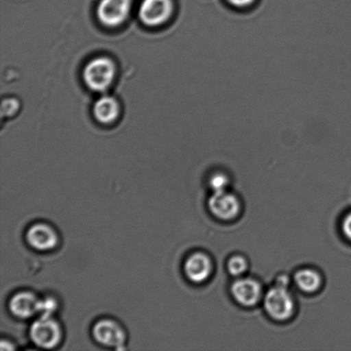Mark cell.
<instances>
[{
  "label": "cell",
  "instance_id": "6da1fadb",
  "mask_svg": "<svg viewBox=\"0 0 351 351\" xmlns=\"http://www.w3.org/2000/svg\"><path fill=\"white\" fill-rule=\"evenodd\" d=\"M114 63L106 57H99L86 65L84 79L88 87L96 92H104L115 77Z\"/></svg>",
  "mask_w": 351,
  "mask_h": 351
},
{
  "label": "cell",
  "instance_id": "ac0fdd59",
  "mask_svg": "<svg viewBox=\"0 0 351 351\" xmlns=\"http://www.w3.org/2000/svg\"><path fill=\"white\" fill-rule=\"evenodd\" d=\"M19 108V102L16 99H7V101L3 102L2 112L3 114L10 115L13 114Z\"/></svg>",
  "mask_w": 351,
  "mask_h": 351
},
{
  "label": "cell",
  "instance_id": "52a82bcc",
  "mask_svg": "<svg viewBox=\"0 0 351 351\" xmlns=\"http://www.w3.org/2000/svg\"><path fill=\"white\" fill-rule=\"evenodd\" d=\"M93 335L98 343L113 348L125 345L126 339L122 326L111 319H102L96 323L93 328Z\"/></svg>",
  "mask_w": 351,
  "mask_h": 351
},
{
  "label": "cell",
  "instance_id": "8fae6325",
  "mask_svg": "<svg viewBox=\"0 0 351 351\" xmlns=\"http://www.w3.org/2000/svg\"><path fill=\"white\" fill-rule=\"evenodd\" d=\"M40 300L30 292H20L10 299V309L19 318H29L40 311Z\"/></svg>",
  "mask_w": 351,
  "mask_h": 351
},
{
  "label": "cell",
  "instance_id": "4fadbf2b",
  "mask_svg": "<svg viewBox=\"0 0 351 351\" xmlns=\"http://www.w3.org/2000/svg\"><path fill=\"white\" fill-rule=\"evenodd\" d=\"M294 278L299 289L308 293L318 291L322 285L321 275L317 271L308 268L298 271Z\"/></svg>",
  "mask_w": 351,
  "mask_h": 351
},
{
  "label": "cell",
  "instance_id": "7a4b0ae2",
  "mask_svg": "<svg viewBox=\"0 0 351 351\" xmlns=\"http://www.w3.org/2000/svg\"><path fill=\"white\" fill-rule=\"evenodd\" d=\"M264 307L270 317L283 322L294 314L295 302L288 288L276 285L265 295Z\"/></svg>",
  "mask_w": 351,
  "mask_h": 351
},
{
  "label": "cell",
  "instance_id": "8992f818",
  "mask_svg": "<svg viewBox=\"0 0 351 351\" xmlns=\"http://www.w3.org/2000/svg\"><path fill=\"white\" fill-rule=\"evenodd\" d=\"M208 208L216 218L232 220L239 215L241 206L237 196L225 191L213 192L208 199Z\"/></svg>",
  "mask_w": 351,
  "mask_h": 351
},
{
  "label": "cell",
  "instance_id": "30bf717a",
  "mask_svg": "<svg viewBox=\"0 0 351 351\" xmlns=\"http://www.w3.org/2000/svg\"><path fill=\"white\" fill-rule=\"evenodd\" d=\"M27 240L31 247L40 251L54 249L58 244V236L51 227L37 223L27 230Z\"/></svg>",
  "mask_w": 351,
  "mask_h": 351
},
{
  "label": "cell",
  "instance_id": "ffe728a7",
  "mask_svg": "<svg viewBox=\"0 0 351 351\" xmlns=\"http://www.w3.org/2000/svg\"><path fill=\"white\" fill-rule=\"evenodd\" d=\"M278 287L288 288L289 278L285 275H282L277 280V285Z\"/></svg>",
  "mask_w": 351,
  "mask_h": 351
},
{
  "label": "cell",
  "instance_id": "e0dca14e",
  "mask_svg": "<svg viewBox=\"0 0 351 351\" xmlns=\"http://www.w3.org/2000/svg\"><path fill=\"white\" fill-rule=\"evenodd\" d=\"M229 5L239 10H246L252 7L256 0H226Z\"/></svg>",
  "mask_w": 351,
  "mask_h": 351
},
{
  "label": "cell",
  "instance_id": "5b68a950",
  "mask_svg": "<svg viewBox=\"0 0 351 351\" xmlns=\"http://www.w3.org/2000/svg\"><path fill=\"white\" fill-rule=\"evenodd\" d=\"M132 0H101L97 9L99 21L108 27H116L128 16Z\"/></svg>",
  "mask_w": 351,
  "mask_h": 351
},
{
  "label": "cell",
  "instance_id": "9c48e42d",
  "mask_svg": "<svg viewBox=\"0 0 351 351\" xmlns=\"http://www.w3.org/2000/svg\"><path fill=\"white\" fill-rule=\"evenodd\" d=\"M213 271L211 259L203 253H195L184 264V273L189 280L201 284L210 277Z\"/></svg>",
  "mask_w": 351,
  "mask_h": 351
},
{
  "label": "cell",
  "instance_id": "ba28073f",
  "mask_svg": "<svg viewBox=\"0 0 351 351\" xmlns=\"http://www.w3.org/2000/svg\"><path fill=\"white\" fill-rule=\"evenodd\" d=\"M232 294L239 304L252 307L261 300L263 288L259 282L252 278H241L232 285Z\"/></svg>",
  "mask_w": 351,
  "mask_h": 351
},
{
  "label": "cell",
  "instance_id": "5bb4252c",
  "mask_svg": "<svg viewBox=\"0 0 351 351\" xmlns=\"http://www.w3.org/2000/svg\"><path fill=\"white\" fill-rule=\"evenodd\" d=\"M229 273L233 276H240L243 274L247 269V263L245 258L240 256H235L228 261L227 264Z\"/></svg>",
  "mask_w": 351,
  "mask_h": 351
},
{
  "label": "cell",
  "instance_id": "d6986e66",
  "mask_svg": "<svg viewBox=\"0 0 351 351\" xmlns=\"http://www.w3.org/2000/svg\"><path fill=\"white\" fill-rule=\"evenodd\" d=\"M342 230L347 239L351 241V213L343 219Z\"/></svg>",
  "mask_w": 351,
  "mask_h": 351
},
{
  "label": "cell",
  "instance_id": "277c9868",
  "mask_svg": "<svg viewBox=\"0 0 351 351\" xmlns=\"http://www.w3.org/2000/svg\"><path fill=\"white\" fill-rule=\"evenodd\" d=\"M173 10V0H143L139 16L146 25L158 26L170 19Z\"/></svg>",
  "mask_w": 351,
  "mask_h": 351
},
{
  "label": "cell",
  "instance_id": "7c38bea8",
  "mask_svg": "<svg viewBox=\"0 0 351 351\" xmlns=\"http://www.w3.org/2000/svg\"><path fill=\"white\" fill-rule=\"evenodd\" d=\"M119 106L112 96L104 95L95 102L94 114L99 122L110 123L117 119L119 115Z\"/></svg>",
  "mask_w": 351,
  "mask_h": 351
},
{
  "label": "cell",
  "instance_id": "3957f363",
  "mask_svg": "<svg viewBox=\"0 0 351 351\" xmlns=\"http://www.w3.org/2000/svg\"><path fill=\"white\" fill-rule=\"evenodd\" d=\"M30 337L36 346L44 349L55 348L62 339V331L58 322L51 317H40L30 328Z\"/></svg>",
  "mask_w": 351,
  "mask_h": 351
},
{
  "label": "cell",
  "instance_id": "9a60e30c",
  "mask_svg": "<svg viewBox=\"0 0 351 351\" xmlns=\"http://www.w3.org/2000/svg\"><path fill=\"white\" fill-rule=\"evenodd\" d=\"M230 179L226 174L215 173L210 178L209 184L213 192H220L226 191L228 187Z\"/></svg>",
  "mask_w": 351,
  "mask_h": 351
},
{
  "label": "cell",
  "instance_id": "2e32d148",
  "mask_svg": "<svg viewBox=\"0 0 351 351\" xmlns=\"http://www.w3.org/2000/svg\"><path fill=\"white\" fill-rule=\"evenodd\" d=\"M57 308V304L53 298H46L40 300V317H51Z\"/></svg>",
  "mask_w": 351,
  "mask_h": 351
}]
</instances>
